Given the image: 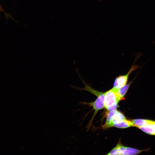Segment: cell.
Listing matches in <instances>:
<instances>
[{"label":"cell","mask_w":155,"mask_h":155,"mask_svg":"<svg viewBox=\"0 0 155 155\" xmlns=\"http://www.w3.org/2000/svg\"><path fill=\"white\" fill-rule=\"evenodd\" d=\"M94 94L98 97L94 101L89 103L84 102L85 104L92 107L93 109L94 110V114L90 121H92L93 119L98 111L104 107V93L96 91Z\"/></svg>","instance_id":"obj_3"},{"label":"cell","mask_w":155,"mask_h":155,"mask_svg":"<svg viewBox=\"0 0 155 155\" xmlns=\"http://www.w3.org/2000/svg\"><path fill=\"white\" fill-rule=\"evenodd\" d=\"M116 111L117 110H115L109 111L107 114L106 122L105 124H108L111 123L112 118Z\"/></svg>","instance_id":"obj_10"},{"label":"cell","mask_w":155,"mask_h":155,"mask_svg":"<svg viewBox=\"0 0 155 155\" xmlns=\"http://www.w3.org/2000/svg\"><path fill=\"white\" fill-rule=\"evenodd\" d=\"M133 126V125L132 121L126 119L118 123L104 125L103 126V127L104 128H107L114 127L120 128H125Z\"/></svg>","instance_id":"obj_5"},{"label":"cell","mask_w":155,"mask_h":155,"mask_svg":"<svg viewBox=\"0 0 155 155\" xmlns=\"http://www.w3.org/2000/svg\"><path fill=\"white\" fill-rule=\"evenodd\" d=\"M139 68V66L137 65L133 64L127 73L124 75H120L116 78L113 83V88L118 89L126 84L130 74Z\"/></svg>","instance_id":"obj_4"},{"label":"cell","mask_w":155,"mask_h":155,"mask_svg":"<svg viewBox=\"0 0 155 155\" xmlns=\"http://www.w3.org/2000/svg\"><path fill=\"white\" fill-rule=\"evenodd\" d=\"M132 148L125 147L120 144L117 145L107 155H135L143 152Z\"/></svg>","instance_id":"obj_2"},{"label":"cell","mask_w":155,"mask_h":155,"mask_svg":"<svg viewBox=\"0 0 155 155\" xmlns=\"http://www.w3.org/2000/svg\"><path fill=\"white\" fill-rule=\"evenodd\" d=\"M121 100L117 89L113 88L104 92V106L106 109L115 104H118Z\"/></svg>","instance_id":"obj_1"},{"label":"cell","mask_w":155,"mask_h":155,"mask_svg":"<svg viewBox=\"0 0 155 155\" xmlns=\"http://www.w3.org/2000/svg\"><path fill=\"white\" fill-rule=\"evenodd\" d=\"M131 121L134 126L138 128L155 123V121L144 119H135Z\"/></svg>","instance_id":"obj_6"},{"label":"cell","mask_w":155,"mask_h":155,"mask_svg":"<svg viewBox=\"0 0 155 155\" xmlns=\"http://www.w3.org/2000/svg\"><path fill=\"white\" fill-rule=\"evenodd\" d=\"M125 119L126 117L122 113L117 111L112 118L111 123L108 124L118 123Z\"/></svg>","instance_id":"obj_7"},{"label":"cell","mask_w":155,"mask_h":155,"mask_svg":"<svg viewBox=\"0 0 155 155\" xmlns=\"http://www.w3.org/2000/svg\"><path fill=\"white\" fill-rule=\"evenodd\" d=\"M135 77L128 83L127 84L122 87L117 89L118 95L121 100L123 99V98L124 97L127 92L130 85L135 78Z\"/></svg>","instance_id":"obj_8"},{"label":"cell","mask_w":155,"mask_h":155,"mask_svg":"<svg viewBox=\"0 0 155 155\" xmlns=\"http://www.w3.org/2000/svg\"><path fill=\"white\" fill-rule=\"evenodd\" d=\"M139 128L146 133L155 135V123Z\"/></svg>","instance_id":"obj_9"}]
</instances>
